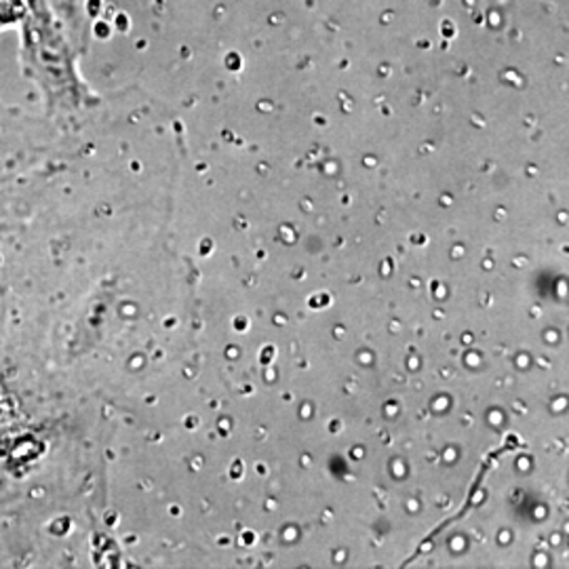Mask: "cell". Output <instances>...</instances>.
Wrapping results in <instances>:
<instances>
[{"mask_svg":"<svg viewBox=\"0 0 569 569\" xmlns=\"http://www.w3.org/2000/svg\"><path fill=\"white\" fill-rule=\"evenodd\" d=\"M21 72L41 93L51 121L70 119L91 103L77 66V47L47 0H26L20 20Z\"/></svg>","mask_w":569,"mask_h":569,"instance_id":"1","label":"cell"}]
</instances>
